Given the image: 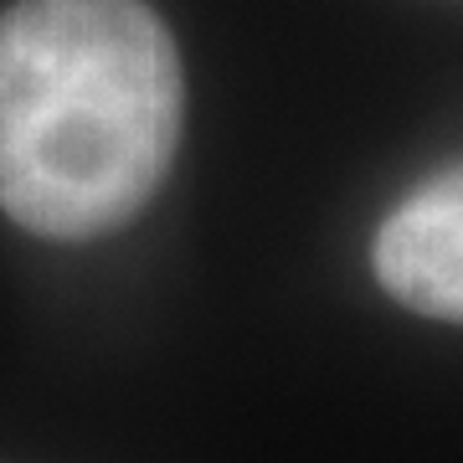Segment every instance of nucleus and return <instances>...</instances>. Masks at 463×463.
<instances>
[{"mask_svg":"<svg viewBox=\"0 0 463 463\" xmlns=\"http://www.w3.org/2000/svg\"><path fill=\"white\" fill-rule=\"evenodd\" d=\"M181 57L145 0H21L0 16V212L57 242L139 216L181 139Z\"/></svg>","mask_w":463,"mask_h":463,"instance_id":"f257e3e1","label":"nucleus"},{"mask_svg":"<svg viewBox=\"0 0 463 463\" xmlns=\"http://www.w3.org/2000/svg\"><path fill=\"white\" fill-rule=\"evenodd\" d=\"M381 288L412 315L463 325V165L412 185L371 242Z\"/></svg>","mask_w":463,"mask_h":463,"instance_id":"f03ea898","label":"nucleus"}]
</instances>
